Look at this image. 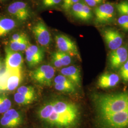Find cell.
<instances>
[{"instance_id": "obj_1", "label": "cell", "mask_w": 128, "mask_h": 128, "mask_svg": "<svg viewBox=\"0 0 128 128\" xmlns=\"http://www.w3.org/2000/svg\"><path fill=\"white\" fill-rule=\"evenodd\" d=\"M36 115L45 128H76L81 119L79 106L60 97L44 101L37 109Z\"/></svg>"}, {"instance_id": "obj_2", "label": "cell", "mask_w": 128, "mask_h": 128, "mask_svg": "<svg viewBox=\"0 0 128 128\" xmlns=\"http://www.w3.org/2000/svg\"><path fill=\"white\" fill-rule=\"evenodd\" d=\"M92 100L96 114V121L128 110V92L94 94Z\"/></svg>"}, {"instance_id": "obj_3", "label": "cell", "mask_w": 128, "mask_h": 128, "mask_svg": "<svg viewBox=\"0 0 128 128\" xmlns=\"http://www.w3.org/2000/svg\"><path fill=\"white\" fill-rule=\"evenodd\" d=\"M55 69L50 64H43L30 72L32 80L42 86H50L53 82Z\"/></svg>"}, {"instance_id": "obj_4", "label": "cell", "mask_w": 128, "mask_h": 128, "mask_svg": "<svg viewBox=\"0 0 128 128\" xmlns=\"http://www.w3.org/2000/svg\"><path fill=\"white\" fill-rule=\"evenodd\" d=\"M55 39L58 50L66 53L71 56H76L79 60L81 59L78 46L69 37L64 34H58L56 35Z\"/></svg>"}, {"instance_id": "obj_5", "label": "cell", "mask_w": 128, "mask_h": 128, "mask_svg": "<svg viewBox=\"0 0 128 128\" xmlns=\"http://www.w3.org/2000/svg\"><path fill=\"white\" fill-rule=\"evenodd\" d=\"M23 122V115L20 111L10 109L3 114L0 119V126L2 128H17Z\"/></svg>"}, {"instance_id": "obj_6", "label": "cell", "mask_w": 128, "mask_h": 128, "mask_svg": "<svg viewBox=\"0 0 128 128\" xmlns=\"http://www.w3.org/2000/svg\"><path fill=\"white\" fill-rule=\"evenodd\" d=\"M32 33L37 43L42 47H48L51 41L50 33L45 23L39 20L33 26Z\"/></svg>"}, {"instance_id": "obj_7", "label": "cell", "mask_w": 128, "mask_h": 128, "mask_svg": "<svg viewBox=\"0 0 128 128\" xmlns=\"http://www.w3.org/2000/svg\"><path fill=\"white\" fill-rule=\"evenodd\" d=\"M94 14L96 23L101 24L110 23L114 18V7L110 3L104 4L96 7Z\"/></svg>"}, {"instance_id": "obj_8", "label": "cell", "mask_w": 128, "mask_h": 128, "mask_svg": "<svg viewBox=\"0 0 128 128\" xmlns=\"http://www.w3.org/2000/svg\"><path fill=\"white\" fill-rule=\"evenodd\" d=\"M5 68L8 71L22 70L23 63L22 54L7 47L5 48Z\"/></svg>"}, {"instance_id": "obj_9", "label": "cell", "mask_w": 128, "mask_h": 128, "mask_svg": "<svg viewBox=\"0 0 128 128\" xmlns=\"http://www.w3.org/2000/svg\"><path fill=\"white\" fill-rule=\"evenodd\" d=\"M8 12L20 22L27 20L30 17V10L27 4L22 1H17L9 5Z\"/></svg>"}, {"instance_id": "obj_10", "label": "cell", "mask_w": 128, "mask_h": 128, "mask_svg": "<svg viewBox=\"0 0 128 128\" xmlns=\"http://www.w3.org/2000/svg\"><path fill=\"white\" fill-rule=\"evenodd\" d=\"M26 60L30 68H33L40 64L44 60L45 52L40 46L30 45L25 50Z\"/></svg>"}, {"instance_id": "obj_11", "label": "cell", "mask_w": 128, "mask_h": 128, "mask_svg": "<svg viewBox=\"0 0 128 128\" xmlns=\"http://www.w3.org/2000/svg\"><path fill=\"white\" fill-rule=\"evenodd\" d=\"M128 58V50L125 46H121L118 48L112 50L109 56L110 68L114 70L120 68Z\"/></svg>"}, {"instance_id": "obj_12", "label": "cell", "mask_w": 128, "mask_h": 128, "mask_svg": "<svg viewBox=\"0 0 128 128\" xmlns=\"http://www.w3.org/2000/svg\"><path fill=\"white\" fill-rule=\"evenodd\" d=\"M102 35L107 46L110 50H115L122 45L123 38L118 30L109 28L103 31Z\"/></svg>"}, {"instance_id": "obj_13", "label": "cell", "mask_w": 128, "mask_h": 128, "mask_svg": "<svg viewBox=\"0 0 128 128\" xmlns=\"http://www.w3.org/2000/svg\"><path fill=\"white\" fill-rule=\"evenodd\" d=\"M71 14L74 16L82 21H88L92 17V14L90 7L87 4L78 2L71 8Z\"/></svg>"}, {"instance_id": "obj_14", "label": "cell", "mask_w": 128, "mask_h": 128, "mask_svg": "<svg viewBox=\"0 0 128 128\" xmlns=\"http://www.w3.org/2000/svg\"><path fill=\"white\" fill-rule=\"evenodd\" d=\"M120 81V76L115 73H105L102 74L98 80V86L101 88L107 89L114 87Z\"/></svg>"}, {"instance_id": "obj_15", "label": "cell", "mask_w": 128, "mask_h": 128, "mask_svg": "<svg viewBox=\"0 0 128 128\" xmlns=\"http://www.w3.org/2000/svg\"><path fill=\"white\" fill-rule=\"evenodd\" d=\"M61 74L68 78L74 84L78 87L81 86V76L80 71L74 66H70L63 68L60 70Z\"/></svg>"}, {"instance_id": "obj_16", "label": "cell", "mask_w": 128, "mask_h": 128, "mask_svg": "<svg viewBox=\"0 0 128 128\" xmlns=\"http://www.w3.org/2000/svg\"><path fill=\"white\" fill-rule=\"evenodd\" d=\"M9 71L10 74L7 79L5 92L12 91L16 89L22 80V70Z\"/></svg>"}, {"instance_id": "obj_17", "label": "cell", "mask_w": 128, "mask_h": 128, "mask_svg": "<svg viewBox=\"0 0 128 128\" xmlns=\"http://www.w3.org/2000/svg\"><path fill=\"white\" fill-rule=\"evenodd\" d=\"M16 26L15 21L8 18H0V37H4Z\"/></svg>"}, {"instance_id": "obj_18", "label": "cell", "mask_w": 128, "mask_h": 128, "mask_svg": "<svg viewBox=\"0 0 128 128\" xmlns=\"http://www.w3.org/2000/svg\"><path fill=\"white\" fill-rule=\"evenodd\" d=\"M31 44L28 38L20 41H10L9 48L14 51H23L26 50Z\"/></svg>"}, {"instance_id": "obj_19", "label": "cell", "mask_w": 128, "mask_h": 128, "mask_svg": "<svg viewBox=\"0 0 128 128\" xmlns=\"http://www.w3.org/2000/svg\"><path fill=\"white\" fill-rule=\"evenodd\" d=\"M17 92L31 99L34 101L36 99V93L33 87L30 86H22L17 89Z\"/></svg>"}, {"instance_id": "obj_20", "label": "cell", "mask_w": 128, "mask_h": 128, "mask_svg": "<svg viewBox=\"0 0 128 128\" xmlns=\"http://www.w3.org/2000/svg\"><path fill=\"white\" fill-rule=\"evenodd\" d=\"M12 107V102L7 96L0 93V114H4Z\"/></svg>"}, {"instance_id": "obj_21", "label": "cell", "mask_w": 128, "mask_h": 128, "mask_svg": "<svg viewBox=\"0 0 128 128\" xmlns=\"http://www.w3.org/2000/svg\"><path fill=\"white\" fill-rule=\"evenodd\" d=\"M54 53L59 58L63 66H68L72 63V59L70 55L59 50L56 51Z\"/></svg>"}, {"instance_id": "obj_22", "label": "cell", "mask_w": 128, "mask_h": 128, "mask_svg": "<svg viewBox=\"0 0 128 128\" xmlns=\"http://www.w3.org/2000/svg\"><path fill=\"white\" fill-rule=\"evenodd\" d=\"M14 99L15 102L20 105H28L34 102L31 99L24 96L18 92H16L14 96Z\"/></svg>"}, {"instance_id": "obj_23", "label": "cell", "mask_w": 128, "mask_h": 128, "mask_svg": "<svg viewBox=\"0 0 128 128\" xmlns=\"http://www.w3.org/2000/svg\"><path fill=\"white\" fill-rule=\"evenodd\" d=\"M10 74V71L5 68L2 71H0V93L5 92L7 81Z\"/></svg>"}, {"instance_id": "obj_24", "label": "cell", "mask_w": 128, "mask_h": 128, "mask_svg": "<svg viewBox=\"0 0 128 128\" xmlns=\"http://www.w3.org/2000/svg\"><path fill=\"white\" fill-rule=\"evenodd\" d=\"M54 86L56 90L64 92L74 93L76 91V87H71L60 84H54Z\"/></svg>"}, {"instance_id": "obj_25", "label": "cell", "mask_w": 128, "mask_h": 128, "mask_svg": "<svg viewBox=\"0 0 128 128\" xmlns=\"http://www.w3.org/2000/svg\"><path fill=\"white\" fill-rule=\"evenodd\" d=\"M119 73L124 82H128V58L120 68Z\"/></svg>"}, {"instance_id": "obj_26", "label": "cell", "mask_w": 128, "mask_h": 128, "mask_svg": "<svg viewBox=\"0 0 128 128\" xmlns=\"http://www.w3.org/2000/svg\"><path fill=\"white\" fill-rule=\"evenodd\" d=\"M116 9L120 15H128V2L123 1L120 2L116 5Z\"/></svg>"}, {"instance_id": "obj_27", "label": "cell", "mask_w": 128, "mask_h": 128, "mask_svg": "<svg viewBox=\"0 0 128 128\" xmlns=\"http://www.w3.org/2000/svg\"><path fill=\"white\" fill-rule=\"evenodd\" d=\"M118 23L120 28L126 32H128V16L121 15L118 19Z\"/></svg>"}, {"instance_id": "obj_28", "label": "cell", "mask_w": 128, "mask_h": 128, "mask_svg": "<svg viewBox=\"0 0 128 128\" xmlns=\"http://www.w3.org/2000/svg\"><path fill=\"white\" fill-rule=\"evenodd\" d=\"M62 8L66 11H68L71 9L73 5L78 2H79L80 0H62Z\"/></svg>"}, {"instance_id": "obj_29", "label": "cell", "mask_w": 128, "mask_h": 128, "mask_svg": "<svg viewBox=\"0 0 128 128\" xmlns=\"http://www.w3.org/2000/svg\"><path fill=\"white\" fill-rule=\"evenodd\" d=\"M62 0H42V3L44 7L50 8L60 4Z\"/></svg>"}, {"instance_id": "obj_30", "label": "cell", "mask_w": 128, "mask_h": 128, "mask_svg": "<svg viewBox=\"0 0 128 128\" xmlns=\"http://www.w3.org/2000/svg\"><path fill=\"white\" fill-rule=\"evenodd\" d=\"M51 63L53 64V66L54 68H60L63 67V65L60 62L59 58H58V56L55 54V53H53L51 55Z\"/></svg>"}, {"instance_id": "obj_31", "label": "cell", "mask_w": 128, "mask_h": 128, "mask_svg": "<svg viewBox=\"0 0 128 128\" xmlns=\"http://www.w3.org/2000/svg\"><path fill=\"white\" fill-rule=\"evenodd\" d=\"M28 38L27 35L24 33H19L14 34L11 38L10 41H20Z\"/></svg>"}, {"instance_id": "obj_32", "label": "cell", "mask_w": 128, "mask_h": 128, "mask_svg": "<svg viewBox=\"0 0 128 128\" xmlns=\"http://www.w3.org/2000/svg\"><path fill=\"white\" fill-rule=\"evenodd\" d=\"M104 0H84L86 4L89 7H94L101 4Z\"/></svg>"}, {"instance_id": "obj_33", "label": "cell", "mask_w": 128, "mask_h": 128, "mask_svg": "<svg viewBox=\"0 0 128 128\" xmlns=\"http://www.w3.org/2000/svg\"><path fill=\"white\" fill-rule=\"evenodd\" d=\"M2 69V62H1V60H0V71Z\"/></svg>"}, {"instance_id": "obj_34", "label": "cell", "mask_w": 128, "mask_h": 128, "mask_svg": "<svg viewBox=\"0 0 128 128\" xmlns=\"http://www.w3.org/2000/svg\"><path fill=\"white\" fill-rule=\"evenodd\" d=\"M5 0H0V2H5Z\"/></svg>"}]
</instances>
